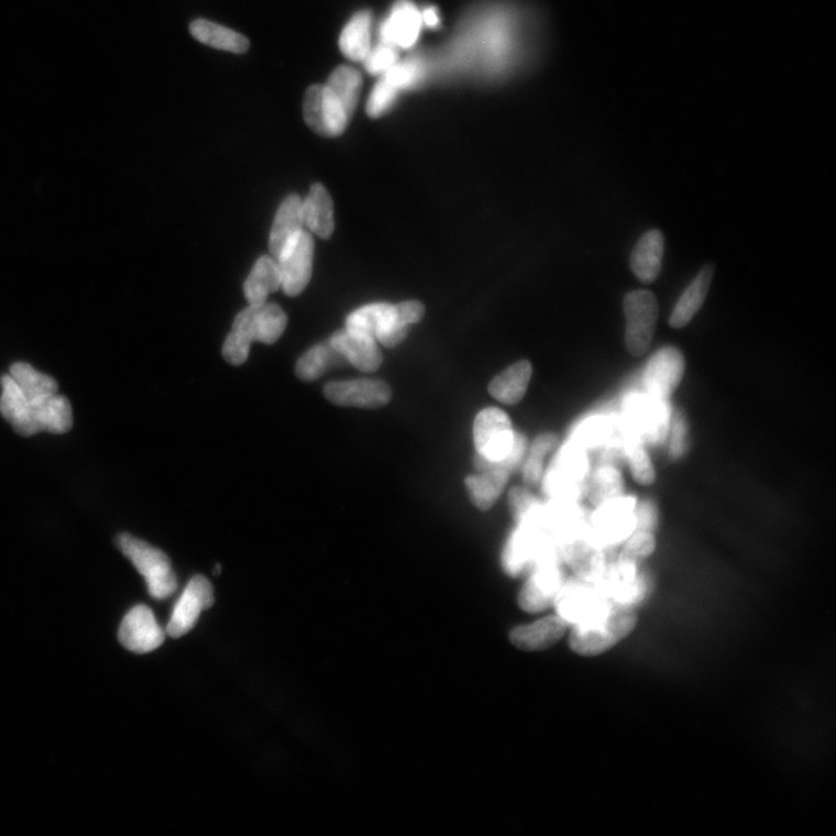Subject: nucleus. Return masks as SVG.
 Listing matches in <instances>:
<instances>
[{"label":"nucleus","mask_w":836,"mask_h":836,"mask_svg":"<svg viewBox=\"0 0 836 836\" xmlns=\"http://www.w3.org/2000/svg\"><path fill=\"white\" fill-rule=\"evenodd\" d=\"M0 414L21 436L66 433L73 428V409L66 396L56 394L28 399L11 375L3 376Z\"/></svg>","instance_id":"f257e3e1"},{"label":"nucleus","mask_w":836,"mask_h":836,"mask_svg":"<svg viewBox=\"0 0 836 836\" xmlns=\"http://www.w3.org/2000/svg\"><path fill=\"white\" fill-rule=\"evenodd\" d=\"M638 616L632 605L613 602L600 617L572 626L570 645L582 657H596L629 637L636 629Z\"/></svg>","instance_id":"f03ea898"},{"label":"nucleus","mask_w":836,"mask_h":836,"mask_svg":"<svg viewBox=\"0 0 836 836\" xmlns=\"http://www.w3.org/2000/svg\"><path fill=\"white\" fill-rule=\"evenodd\" d=\"M117 542L122 553L133 562L144 578L152 597L165 600L175 594L178 583L169 558L150 543L129 534L120 535Z\"/></svg>","instance_id":"7ed1b4c3"},{"label":"nucleus","mask_w":836,"mask_h":836,"mask_svg":"<svg viewBox=\"0 0 836 836\" xmlns=\"http://www.w3.org/2000/svg\"><path fill=\"white\" fill-rule=\"evenodd\" d=\"M409 324L402 318L396 305L371 304L350 314L345 329L365 334L386 348L403 343Z\"/></svg>","instance_id":"20e7f679"},{"label":"nucleus","mask_w":836,"mask_h":836,"mask_svg":"<svg viewBox=\"0 0 836 836\" xmlns=\"http://www.w3.org/2000/svg\"><path fill=\"white\" fill-rule=\"evenodd\" d=\"M624 311L626 350L641 358L653 341L659 314L657 298L648 290L630 292L624 299Z\"/></svg>","instance_id":"39448f33"},{"label":"nucleus","mask_w":836,"mask_h":836,"mask_svg":"<svg viewBox=\"0 0 836 836\" xmlns=\"http://www.w3.org/2000/svg\"><path fill=\"white\" fill-rule=\"evenodd\" d=\"M583 581L563 583L554 602L558 616L569 626L591 622L606 610L614 600L606 596L595 583Z\"/></svg>","instance_id":"423d86ee"},{"label":"nucleus","mask_w":836,"mask_h":836,"mask_svg":"<svg viewBox=\"0 0 836 836\" xmlns=\"http://www.w3.org/2000/svg\"><path fill=\"white\" fill-rule=\"evenodd\" d=\"M588 464L584 450L576 443L564 448L556 458L543 490L554 501H574L582 491Z\"/></svg>","instance_id":"0eeeda50"},{"label":"nucleus","mask_w":836,"mask_h":836,"mask_svg":"<svg viewBox=\"0 0 836 836\" xmlns=\"http://www.w3.org/2000/svg\"><path fill=\"white\" fill-rule=\"evenodd\" d=\"M473 436L479 457L488 462H501L512 451L515 431L508 415L491 407L476 415Z\"/></svg>","instance_id":"6e6552de"},{"label":"nucleus","mask_w":836,"mask_h":836,"mask_svg":"<svg viewBox=\"0 0 836 836\" xmlns=\"http://www.w3.org/2000/svg\"><path fill=\"white\" fill-rule=\"evenodd\" d=\"M304 118L312 132L324 138L343 134L351 119L342 102L327 86H311L307 90Z\"/></svg>","instance_id":"1a4fd4ad"},{"label":"nucleus","mask_w":836,"mask_h":836,"mask_svg":"<svg viewBox=\"0 0 836 836\" xmlns=\"http://www.w3.org/2000/svg\"><path fill=\"white\" fill-rule=\"evenodd\" d=\"M563 583L560 559L539 562L531 570L525 587L520 591L518 597L520 608L531 614L547 610L554 604Z\"/></svg>","instance_id":"9d476101"},{"label":"nucleus","mask_w":836,"mask_h":836,"mask_svg":"<svg viewBox=\"0 0 836 836\" xmlns=\"http://www.w3.org/2000/svg\"><path fill=\"white\" fill-rule=\"evenodd\" d=\"M684 372L685 361L679 349L667 346L659 350L644 372V385L648 396L664 403L681 385Z\"/></svg>","instance_id":"9b49d317"},{"label":"nucleus","mask_w":836,"mask_h":836,"mask_svg":"<svg viewBox=\"0 0 836 836\" xmlns=\"http://www.w3.org/2000/svg\"><path fill=\"white\" fill-rule=\"evenodd\" d=\"M287 326L284 310L275 304L250 306L237 317L233 330L250 344L257 341L265 344L277 342Z\"/></svg>","instance_id":"f8f14e48"},{"label":"nucleus","mask_w":836,"mask_h":836,"mask_svg":"<svg viewBox=\"0 0 836 836\" xmlns=\"http://www.w3.org/2000/svg\"><path fill=\"white\" fill-rule=\"evenodd\" d=\"M215 604V593L211 582L206 578L195 576L186 585L177 601L166 634L172 638H180L190 632L197 625L204 610Z\"/></svg>","instance_id":"ddd939ff"},{"label":"nucleus","mask_w":836,"mask_h":836,"mask_svg":"<svg viewBox=\"0 0 836 836\" xmlns=\"http://www.w3.org/2000/svg\"><path fill=\"white\" fill-rule=\"evenodd\" d=\"M312 257V238L302 230L277 260L285 295L296 297L307 287L311 278Z\"/></svg>","instance_id":"4468645a"},{"label":"nucleus","mask_w":836,"mask_h":836,"mask_svg":"<svg viewBox=\"0 0 836 836\" xmlns=\"http://www.w3.org/2000/svg\"><path fill=\"white\" fill-rule=\"evenodd\" d=\"M324 395L337 406L374 409L389 404L392 388L384 381L354 380L328 384Z\"/></svg>","instance_id":"2eb2a0df"},{"label":"nucleus","mask_w":836,"mask_h":836,"mask_svg":"<svg viewBox=\"0 0 836 836\" xmlns=\"http://www.w3.org/2000/svg\"><path fill=\"white\" fill-rule=\"evenodd\" d=\"M119 640L129 651L145 654L157 650L165 632L148 606L138 605L123 618Z\"/></svg>","instance_id":"dca6fc26"},{"label":"nucleus","mask_w":836,"mask_h":836,"mask_svg":"<svg viewBox=\"0 0 836 836\" xmlns=\"http://www.w3.org/2000/svg\"><path fill=\"white\" fill-rule=\"evenodd\" d=\"M560 553L583 581L595 583L605 570L604 556L597 541L585 531L562 541Z\"/></svg>","instance_id":"f3484780"},{"label":"nucleus","mask_w":836,"mask_h":836,"mask_svg":"<svg viewBox=\"0 0 836 836\" xmlns=\"http://www.w3.org/2000/svg\"><path fill=\"white\" fill-rule=\"evenodd\" d=\"M422 24V14L414 3L400 0L381 26L382 42L395 48H410L416 44Z\"/></svg>","instance_id":"a211bd4d"},{"label":"nucleus","mask_w":836,"mask_h":836,"mask_svg":"<svg viewBox=\"0 0 836 836\" xmlns=\"http://www.w3.org/2000/svg\"><path fill=\"white\" fill-rule=\"evenodd\" d=\"M329 344L343 360L361 371L374 372L382 366L383 355L378 344L365 334L344 329L333 333Z\"/></svg>","instance_id":"6ab92c4d"},{"label":"nucleus","mask_w":836,"mask_h":836,"mask_svg":"<svg viewBox=\"0 0 836 836\" xmlns=\"http://www.w3.org/2000/svg\"><path fill=\"white\" fill-rule=\"evenodd\" d=\"M479 475H470L466 479V487L473 505L483 512L494 507L502 492H504L510 472L495 462L479 457Z\"/></svg>","instance_id":"aec40b11"},{"label":"nucleus","mask_w":836,"mask_h":836,"mask_svg":"<svg viewBox=\"0 0 836 836\" xmlns=\"http://www.w3.org/2000/svg\"><path fill=\"white\" fill-rule=\"evenodd\" d=\"M569 627L560 616H549L534 624L515 627L510 640L522 651L548 650L566 635Z\"/></svg>","instance_id":"412c9836"},{"label":"nucleus","mask_w":836,"mask_h":836,"mask_svg":"<svg viewBox=\"0 0 836 836\" xmlns=\"http://www.w3.org/2000/svg\"><path fill=\"white\" fill-rule=\"evenodd\" d=\"M302 200L297 195H290L282 202L270 234V251L276 261L286 246L304 230L301 216Z\"/></svg>","instance_id":"4be33fe9"},{"label":"nucleus","mask_w":836,"mask_h":836,"mask_svg":"<svg viewBox=\"0 0 836 836\" xmlns=\"http://www.w3.org/2000/svg\"><path fill=\"white\" fill-rule=\"evenodd\" d=\"M631 501L618 498L598 507L594 517V528L597 538L606 541H618L634 526V506Z\"/></svg>","instance_id":"5701e85b"},{"label":"nucleus","mask_w":836,"mask_h":836,"mask_svg":"<svg viewBox=\"0 0 836 836\" xmlns=\"http://www.w3.org/2000/svg\"><path fill=\"white\" fill-rule=\"evenodd\" d=\"M304 226L311 233L328 240L334 228L333 206L327 188L321 184L312 185L306 200L301 204Z\"/></svg>","instance_id":"b1692460"},{"label":"nucleus","mask_w":836,"mask_h":836,"mask_svg":"<svg viewBox=\"0 0 836 836\" xmlns=\"http://www.w3.org/2000/svg\"><path fill=\"white\" fill-rule=\"evenodd\" d=\"M664 239L660 230H651L636 244L631 255V267L638 279L645 284L653 283L661 271Z\"/></svg>","instance_id":"393cba45"},{"label":"nucleus","mask_w":836,"mask_h":836,"mask_svg":"<svg viewBox=\"0 0 836 836\" xmlns=\"http://www.w3.org/2000/svg\"><path fill=\"white\" fill-rule=\"evenodd\" d=\"M532 375V365L520 361L499 373L488 386L490 394L505 405H516L525 397Z\"/></svg>","instance_id":"a878e982"},{"label":"nucleus","mask_w":836,"mask_h":836,"mask_svg":"<svg viewBox=\"0 0 836 836\" xmlns=\"http://www.w3.org/2000/svg\"><path fill=\"white\" fill-rule=\"evenodd\" d=\"M282 288L278 262L274 257H261L244 283V295L250 306L266 302L271 293Z\"/></svg>","instance_id":"bb28decb"},{"label":"nucleus","mask_w":836,"mask_h":836,"mask_svg":"<svg viewBox=\"0 0 836 836\" xmlns=\"http://www.w3.org/2000/svg\"><path fill=\"white\" fill-rule=\"evenodd\" d=\"M714 275L715 267L706 265L692 285L685 289L669 321L674 329L684 328L696 316L706 299Z\"/></svg>","instance_id":"cd10ccee"},{"label":"nucleus","mask_w":836,"mask_h":836,"mask_svg":"<svg viewBox=\"0 0 836 836\" xmlns=\"http://www.w3.org/2000/svg\"><path fill=\"white\" fill-rule=\"evenodd\" d=\"M190 32L201 44L216 50L244 54L250 47L244 35L205 19L195 20L190 25Z\"/></svg>","instance_id":"c85d7f7f"},{"label":"nucleus","mask_w":836,"mask_h":836,"mask_svg":"<svg viewBox=\"0 0 836 836\" xmlns=\"http://www.w3.org/2000/svg\"><path fill=\"white\" fill-rule=\"evenodd\" d=\"M372 16L369 11L354 14L340 36V50L343 55L354 62H363L371 46Z\"/></svg>","instance_id":"c756f323"},{"label":"nucleus","mask_w":836,"mask_h":836,"mask_svg":"<svg viewBox=\"0 0 836 836\" xmlns=\"http://www.w3.org/2000/svg\"><path fill=\"white\" fill-rule=\"evenodd\" d=\"M640 400L632 409L634 424L648 441L662 442L669 432V418L662 406L663 402L650 396Z\"/></svg>","instance_id":"7c9ffc66"},{"label":"nucleus","mask_w":836,"mask_h":836,"mask_svg":"<svg viewBox=\"0 0 836 836\" xmlns=\"http://www.w3.org/2000/svg\"><path fill=\"white\" fill-rule=\"evenodd\" d=\"M326 86L339 98L351 118L358 109L363 87V77L359 70L349 66L334 69Z\"/></svg>","instance_id":"2f4dec72"},{"label":"nucleus","mask_w":836,"mask_h":836,"mask_svg":"<svg viewBox=\"0 0 836 836\" xmlns=\"http://www.w3.org/2000/svg\"><path fill=\"white\" fill-rule=\"evenodd\" d=\"M10 375L28 399L56 394L58 386L52 376L35 371L26 363H15Z\"/></svg>","instance_id":"473e14b6"},{"label":"nucleus","mask_w":836,"mask_h":836,"mask_svg":"<svg viewBox=\"0 0 836 836\" xmlns=\"http://www.w3.org/2000/svg\"><path fill=\"white\" fill-rule=\"evenodd\" d=\"M624 495V480L613 466L600 468L593 475L590 486V498L594 506L601 507Z\"/></svg>","instance_id":"72a5a7b5"},{"label":"nucleus","mask_w":836,"mask_h":836,"mask_svg":"<svg viewBox=\"0 0 836 836\" xmlns=\"http://www.w3.org/2000/svg\"><path fill=\"white\" fill-rule=\"evenodd\" d=\"M340 360H343L342 355L334 351L329 342L312 346L299 360L297 375L305 382L317 381L334 362Z\"/></svg>","instance_id":"f704fd0d"},{"label":"nucleus","mask_w":836,"mask_h":836,"mask_svg":"<svg viewBox=\"0 0 836 836\" xmlns=\"http://www.w3.org/2000/svg\"><path fill=\"white\" fill-rule=\"evenodd\" d=\"M558 443L556 433L546 432L539 435L531 444L529 455L522 468V477L529 485H537L542 476L543 459Z\"/></svg>","instance_id":"c9c22d12"},{"label":"nucleus","mask_w":836,"mask_h":836,"mask_svg":"<svg viewBox=\"0 0 836 836\" xmlns=\"http://www.w3.org/2000/svg\"><path fill=\"white\" fill-rule=\"evenodd\" d=\"M509 506L517 526L539 527L543 507L527 490L514 487L509 493Z\"/></svg>","instance_id":"e433bc0d"},{"label":"nucleus","mask_w":836,"mask_h":836,"mask_svg":"<svg viewBox=\"0 0 836 836\" xmlns=\"http://www.w3.org/2000/svg\"><path fill=\"white\" fill-rule=\"evenodd\" d=\"M625 458L636 483L642 486H651L656 483V469L650 455H648L646 449L641 444L634 443L627 446L625 449Z\"/></svg>","instance_id":"4c0bfd02"},{"label":"nucleus","mask_w":836,"mask_h":836,"mask_svg":"<svg viewBox=\"0 0 836 836\" xmlns=\"http://www.w3.org/2000/svg\"><path fill=\"white\" fill-rule=\"evenodd\" d=\"M384 79L397 90L409 89L420 82L425 76V67L421 61L410 58L397 62L385 75Z\"/></svg>","instance_id":"58836bf2"},{"label":"nucleus","mask_w":836,"mask_h":836,"mask_svg":"<svg viewBox=\"0 0 836 836\" xmlns=\"http://www.w3.org/2000/svg\"><path fill=\"white\" fill-rule=\"evenodd\" d=\"M399 94V90L391 86L384 78L376 84L372 90L367 103L366 113L370 118L376 119L386 114Z\"/></svg>","instance_id":"ea45409f"},{"label":"nucleus","mask_w":836,"mask_h":836,"mask_svg":"<svg viewBox=\"0 0 836 836\" xmlns=\"http://www.w3.org/2000/svg\"><path fill=\"white\" fill-rule=\"evenodd\" d=\"M363 62L369 74L385 75L399 62V53H397V48L382 42L380 46L371 48Z\"/></svg>","instance_id":"a19ab883"},{"label":"nucleus","mask_w":836,"mask_h":836,"mask_svg":"<svg viewBox=\"0 0 836 836\" xmlns=\"http://www.w3.org/2000/svg\"><path fill=\"white\" fill-rule=\"evenodd\" d=\"M657 550V539L651 531L639 530L625 542L623 557L632 560L645 559Z\"/></svg>","instance_id":"79ce46f5"},{"label":"nucleus","mask_w":836,"mask_h":836,"mask_svg":"<svg viewBox=\"0 0 836 836\" xmlns=\"http://www.w3.org/2000/svg\"><path fill=\"white\" fill-rule=\"evenodd\" d=\"M251 344L232 331L228 334L223 344V358L233 365H241L248 360Z\"/></svg>","instance_id":"37998d69"},{"label":"nucleus","mask_w":836,"mask_h":836,"mask_svg":"<svg viewBox=\"0 0 836 836\" xmlns=\"http://www.w3.org/2000/svg\"><path fill=\"white\" fill-rule=\"evenodd\" d=\"M686 442V427L681 417H675L672 431V452L675 457H680L685 451Z\"/></svg>","instance_id":"c03bdc74"},{"label":"nucleus","mask_w":836,"mask_h":836,"mask_svg":"<svg viewBox=\"0 0 836 836\" xmlns=\"http://www.w3.org/2000/svg\"><path fill=\"white\" fill-rule=\"evenodd\" d=\"M421 14L422 21L427 26L433 29L439 25V15L435 8H428Z\"/></svg>","instance_id":"a18cd8bd"},{"label":"nucleus","mask_w":836,"mask_h":836,"mask_svg":"<svg viewBox=\"0 0 836 836\" xmlns=\"http://www.w3.org/2000/svg\"><path fill=\"white\" fill-rule=\"evenodd\" d=\"M216 570H217V571H216V573H217V574H220V572H221V566H220V564H218V566H217V569H216Z\"/></svg>","instance_id":"49530a36"}]
</instances>
